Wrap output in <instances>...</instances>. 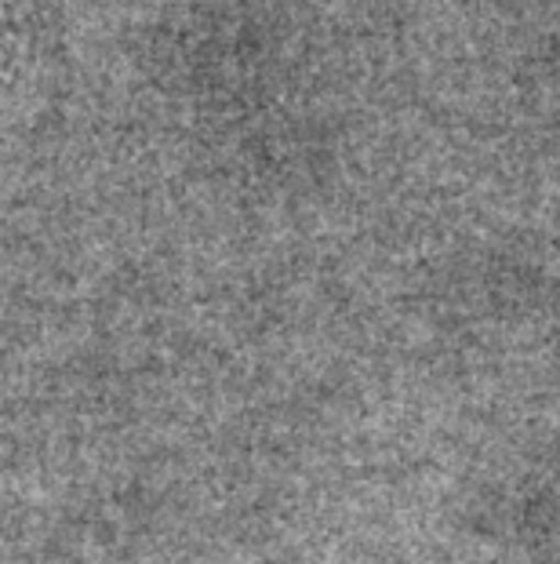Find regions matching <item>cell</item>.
<instances>
[{"label":"cell","mask_w":560,"mask_h":564,"mask_svg":"<svg viewBox=\"0 0 560 564\" xmlns=\"http://www.w3.org/2000/svg\"><path fill=\"white\" fill-rule=\"evenodd\" d=\"M19 11H30V0H0V26H8Z\"/></svg>","instance_id":"6da1fadb"}]
</instances>
